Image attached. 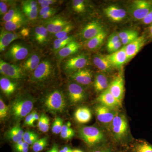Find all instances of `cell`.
I'll use <instances>...</instances> for the list:
<instances>
[{"mask_svg": "<svg viewBox=\"0 0 152 152\" xmlns=\"http://www.w3.org/2000/svg\"><path fill=\"white\" fill-rule=\"evenodd\" d=\"M23 16L18 9H11L3 16V20L5 22L10 21L18 17Z\"/></svg>", "mask_w": 152, "mask_h": 152, "instance_id": "e575fe53", "label": "cell"}, {"mask_svg": "<svg viewBox=\"0 0 152 152\" xmlns=\"http://www.w3.org/2000/svg\"><path fill=\"white\" fill-rule=\"evenodd\" d=\"M80 137L89 147L96 146L104 141V133L93 126H84L79 130Z\"/></svg>", "mask_w": 152, "mask_h": 152, "instance_id": "7a4b0ae2", "label": "cell"}, {"mask_svg": "<svg viewBox=\"0 0 152 152\" xmlns=\"http://www.w3.org/2000/svg\"><path fill=\"white\" fill-rule=\"evenodd\" d=\"M108 89L121 103L124 94V82L123 76L119 75L110 84Z\"/></svg>", "mask_w": 152, "mask_h": 152, "instance_id": "30bf717a", "label": "cell"}, {"mask_svg": "<svg viewBox=\"0 0 152 152\" xmlns=\"http://www.w3.org/2000/svg\"><path fill=\"white\" fill-rule=\"evenodd\" d=\"M143 23L145 25L152 24V10L150 11L147 16L142 20Z\"/></svg>", "mask_w": 152, "mask_h": 152, "instance_id": "816d5d0a", "label": "cell"}, {"mask_svg": "<svg viewBox=\"0 0 152 152\" xmlns=\"http://www.w3.org/2000/svg\"><path fill=\"white\" fill-rule=\"evenodd\" d=\"M34 111L30 113L26 117L24 125L25 126H34L35 120L34 118Z\"/></svg>", "mask_w": 152, "mask_h": 152, "instance_id": "7dc6e473", "label": "cell"}, {"mask_svg": "<svg viewBox=\"0 0 152 152\" xmlns=\"http://www.w3.org/2000/svg\"><path fill=\"white\" fill-rule=\"evenodd\" d=\"M134 152H152V145L143 141L136 144L133 148Z\"/></svg>", "mask_w": 152, "mask_h": 152, "instance_id": "836d02e7", "label": "cell"}, {"mask_svg": "<svg viewBox=\"0 0 152 152\" xmlns=\"http://www.w3.org/2000/svg\"><path fill=\"white\" fill-rule=\"evenodd\" d=\"M52 72L51 63L48 61H42L33 72L31 80L32 81L36 83L43 82L48 78Z\"/></svg>", "mask_w": 152, "mask_h": 152, "instance_id": "ba28073f", "label": "cell"}, {"mask_svg": "<svg viewBox=\"0 0 152 152\" xmlns=\"http://www.w3.org/2000/svg\"><path fill=\"white\" fill-rule=\"evenodd\" d=\"M92 113L88 108L83 107L76 110L75 113L77 121L81 124H86L90 121L92 118Z\"/></svg>", "mask_w": 152, "mask_h": 152, "instance_id": "7402d4cb", "label": "cell"}, {"mask_svg": "<svg viewBox=\"0 0 152 152\" xmlns=\"http://www.w3.org/2000/svg\"><path fill=\"white\" fill-rule=\"evenodd\" d=\"M145 39L142 36L139 37L132 42L124 46L128 60L132 58L139 53L145 45Z\"/></svg>", "mask_w": 152, "mask_h": 152, "instance_id": "2e32d148", "label": "cell"}, {"mask_svg": "<svg viewBox=\"0 0 152 152\" xmlns=\"http://www.w3.org/2000/svg\"><path fill=\"white\" fill-rule=\"evenodd\" d=\"M8 107L6 104L1 98L0 99V118L3 120L7 117L8 113Z\"/></svg>", "mask_w": 152, "mask_h": 152, "instance_id": "7bdbcfd3", "label": "cell"}, {"mask_svg": "<svg viewBox=\"0 0 152 152\" xmlns=\"http://www.w3.org/2000/svg\"><path fill=\"white\" fill-rule=\"evenodd\" d=\"M8 7L7 4L4 2H0V14L1 15H5L8 12Z\"/></svg>", "mask_w": 152, "mask_h": 152, "instance_id": "f5cc1de1", "label": "cell"}, {"mask_svg": "<svg viewBox=\"0 0 152 152\" xmlns=\"http://www.w3.org/2000/svg\"><path fill=\"white\" fill-rule=\"evenodd\" d=\"M120 41H121V39H120L119 37L118 34H116V33L113 34L110 36L108 40L107 43V50L110 48L113 45L119 42Z\"/></svg>", "mask_w": 152, "mask_h": 152, "instance_id": "f6af8a7d", "label": "cell"}, {"mask_svg": "<svg viewBox=\"0 0 152 152\" xmlns=\"http://www.w3.org/2000/svg\"><path fill=\"white\" fill-rule=\"evenodd\" d=\"M105 57L111 64L113 67L117 68L121 67L129 60L125 50V47H123L118 51L112 53Z\"/></svg>", "mask_w": 152, "mask_h": 152, "instance_id": "4fadbf2b", "label": "cell"}, {"mask_svg": "<svg viewBox=\"0 0 152 152\" xmlns=\"http://www.w3.org/2000/svg\"><path fill=\"white\" fill-rule=\"evenodd\" d=\"M1 90L7 96H9L15 92L17 89V84L10 79L1 77L0 79Z\"/></svg>", "mask_w": 152, "mask_h": 152, "instance_id": "cb8c5ba5", "label": "cell"}, {"mask_svg": "<svg viewBox=\"0 0 152 152\" xmlns=\"http://www.w3.org/2000/svg\"><path fill=\"white\" fill-rule=\"evenodd\" d=\"M48 138L44 137L39 139L32 145V149L34 152H40L47 146L48 145Z\"/></svg>", "mask_w": 152, "mask_h": 152, "instance_id": "d590c367", "label": "cell"}, {"mask_svg": "<svg viewBox=\"0 0 152 152\" xmlns=\"http://www.w3.org/2000/svg\"><path fill=\"white\" fill-rule=\"evenodd\" d=\"M122 43L121 41H120L119 42L113 45L110 48L108 49V50L110 53H113L116 52L120 50L122 45Z\"/></svg>", "mask_w": 152, "mask_h": 152, "instance_id": "f907efd6", "label": "cell"}, {"mask_svg": "<svg viewBox=\"0 0 152 152\" xmlns=\"http://www.w3.org/2000/svg\"><path fill=\"white\" fill-rule=\"evenodd\" d=\"M73 150H72L69 147L65 146L60 151V152H73Z\"/></svg>", "mask_w": 152, "mask_h": 152, "instance_id": "91938a15", "label": "cell"}, {"mask_svg": "<svg viewBox=\"0 0 152 152\" xmlns=\"http://www.w3.org/2000/svg\"><path fill=\"white\" fill-rule=\"evenodd\" d=\"M71 77L79 84L87 86L92 81V74L89 70L87 69H83L77 71Z\"/></svg>", "mask_w": 152, "mask_h": 152, "instance_id": "d6986e66", "label": "cell"}, {"mask_svg": "<svg viewBox=\"0 0 152 152\" xmlns=\"http://www.w3.org/2000/svg\"><path fill=\"white\" fill-rule=\"evenodd\" d=\"M29 53L28 49L22 44H13L6 53V57L14 61L24 59Z\"/></svg>", "mask_w": 152, "mask_h": 152, "instance_id": "9c48e42d", "label": "cell"}, {"mask_svg": "<svg viewBox=\"0 0 152 152\" xmlns=\"http://www.w3.org/2000/svg\"><path fill=\"white\" fill-rule=\"evenodd\" d=\"M63 120L60 117H57L55 119L52 126V132L55 134H60L63 126Z\"/></svg>", "mask_w": 152, "mask_h": 152, "instance_id": "74e56055", "label": "cell"}, {"mask_svg": "<svg viewBox=\"0 0 152 152\" xmlns=\"http://www.w3.org/2000/svg\"><path fill=\"white\" fill-rule=\"evenodd\" d=\"M40 64V58L37 54L30 56L23 65V69L29 72H34Z\"/></svg>", "mask_w": 152, "mask_h": 152, "instance_id": "83f0119b", "label": "cell"}, {"mask_svg": "<svg viewBox=\"0 0 152 152\" xmlns=\"http://www.w3.org/2000/svg\"><path fill=\"white\" fill-rule=\"evenodd\" d=\"M70 122H68L66 124L63 125L61 134V136L65 140H70L75 136V133L72 129L71 128Z\"/></svg>", "mask_w": 152, "mask_h": 152, "instance_id": "4dcf8cb0", "label": "cell"}, {"mask_svg": "<svg viewBox=\"0 0 152 152\" xmlns=\"http://www.w3.org/2000/svg\"><path fill=\"white\" fill-rule=\"evenodd\" d=\"M73 152H83L81 150L79 149H75L73 150Z\"/></svg>", "mask_w": 152, "mask_h": 152, "instance_id": "6125c7cd", "label": "cell"}, {"mask_svg": "<svg viewBox=\"0 0 152 152\" xmlns=\"http://www.w3.org/2000/svg\"><path fill=\"white\" fill-rule=\"evenodd\" d=\"M116 110L110 108L103 105H98L95 109L97 118L100 122L104 124L110 125L113 120L118 113Z\"/></svg>", "mask_w": 152, "mask_h": 152, "instance_id": "52a82bcc", "label": "cell"}, {"mask_svg": "<svg viewBox=\"0 0 152 152\" xmlns=\"http://www.w3.org/2000/svg\"><path fill=\"white\" fill-rule=\"evenodd\" d=\"M24 134V132L20 124H18L7 132L6 134V137L16 143L23 140Z\"/></svg>", "mask_w": 152, "mask_h": 152, "instance_id": "44dd1931", "label": "cell"}, {"mask_svg": "<svg viewBox=\"0 0 152 152\" xmlns=\"http://www.w3.org/2000/svg\"><path fill=\"white\" fill-rule=\"evenodd\" d=\"M139 37L138 33L135 31L130 36L126 38V39L121 40V41L123 45L125 46L130 44L132 42L134 41L136 39H137Z\"/></svg>", "mask_w": 152, "mask_h": 152, "instance_id": "ee69618b", "label": "cell"}, {"mask_svg": "<svg viewBox=\"0 0 152 152\" xmlns=\"http://www.w3.org/2000/svg\"><path fill=\"white\" fill-rule=\"evenodd\" d=\"M28 144L21 140L14 144V148L17 152H28L29 151Z\"/></svg>", "mask_w": 152, "mask_h": 152, "instance_id": "ab89813d", "label": "cell"}, {"mask_svg": "<svg viewBox=\"0 0 152 152\" xmlns=\"http://www.w3.org/2000/svg\"><path fill=\"white\" fill-rule=\"evenodd\" d=\"M34 119L35 120V121H39V119L40 117L39 116V115H38L37 112L34 111Z\"/></svg>", "mask_w": 152, "mask_h": 152, "instance_id": "94428289", "label": "cell"}, {"mask_svg": "<svg viewBox=\"0 0 152 152\" xmlns=\"http://www.w3.org/2000/svg\"><path fill=\"white\" fill-rule=\"evenodd\" d=\"M80 47V45L77 42L73 40L59 51L58 56L61 58H64L74 54L78 51Z\"/></svg>", "mask_w": 152, "mask_h": 152, "instance_id": "d4e9b609", "label": "cell"}, {"mask_svg": "<svg viewBox=\"0 0 152 152\" xmlns=\"http://www.w3.org/2000/svg\"><path fill=\"white\" fill-rule=\"evenodd\" d=\"M88 59L84 55H79L73 57L66 61L64 68L66 70L69 72H77L83 69L87 64Z\"/></svg>", "mask_w": 152, "mask_h": 152, "instance_id": "7c38bea8", "label": "cell"}, {"mask_svg": "<svg viewBox=\"0 0 152 152\" xmlns=\"http://www.w3.org/2000/svg\"><path fill=\"white\" fill-rule=\"evenodd\" d=\"M73 8L78 13H83L86 10L84 1L83 0H74L72 2Z\"/></svg>", "mask_w": 152, "mask_h": 152, "instance_id": "f35d334b", "label": "cell"}, {"mask_svg": "<svg viewBox=\"0 0 152 152\" xmlns=\"http://www.w3.org/2000/svg\"><path fill=\"white\" fill-rule=\"evenodd\" d=\"M152 10V3L144 0H137L131 5L129 12L133 18L142 21Z\"/></svg>", "mask_w": 152, "mask_h": 152, "instance_id": "5b68a950", "label": "cell"}, {"mask_svg": "<svg viewBox=\"0 0 152 152\" xmlns=\"http://www.w3.org/2000/svg\"><path fill=\"white\" fill-rule=\"evenodd\" d=\"M104 30L96 36L94 37L87 41L86 46L90 50H94L98 48L103 42L106 37Z\"/></svg>", "mask_w": 152, "mask_h": 152, "instance_id": "4316f807", "label": "cell"}, {"mask_svg": "<svg viewBox=\"0 0 152 152\" xmlns=\"http://www.w3.org/2000/svg\"><path fill=\"white\" fill-rule=\"evenodd\" d=\"M48 31L43 26H39L35 28L34 37L35 39L39 44H42L46 42Z\"/></svg>", "mask_w": 152, "mask_h": 152, "instance_id": "f546056e", "label": "cell"}, {"mask_svg": "<svg viewBox=\"0 0 152 152\" xmlns=\"http://www.w3.org/2000/svg\"><path fill=\"white\" fill-rule=\"evenodd\" d=\"M53 8H54L51 7H45L42 8L39 12L40 16V17L42 16L45 14L47 13L49 11L51 10H53Z\"/></svg>", "mask_w": 152, "mask_h": 152, "instance_id": "9f6ffc18", "label": "cell"}, {"mask_svg": "<svg viewBox=\"0 0 152 152\" xmlns=\"http://www.w3.org/2000/svg\"><path fill=\"white\" fill-rule=\"evenodd\" d=\"M25 22L24 16L18 17L10 21L5 22L4 27L6 31H12L21 27Z\"/></svg>", "mask_w": 152, "mask_h": 152, "instance_id": "f1b7e54d", "label": "cell"}, {"mask_svg": "<svg viewBox=\"0 0 152 152\" xmlns=\"http://www.w3.org/2000/svg\"><path fill=\"white\" fill-rule=\"evenodd\" d=\"M108 80L104 74H98L95 76L94 87L97 92H102L108 88Z\"/></svg>", "mask_w": 152, "mask_h": 152, "instance_id": "603a6c76", "label": "cell"}, {"mask_svg": "<svg viewBox=\"0 0 152 152\" xmlns=\"http://www.w3.org/2000/svg\"><path fill=\"white\" fill-rule=\"evenodd\" d=\"M47 152H60L58 147L57 144H55L50 149L48 150Z\"/></svg>", "mask_w": 152, "mask_h": 152, "instance_id": "6f0895ef", "label": "cell"}, {"mask_svg": "<svg viewBox=\"0 0 152 152\" xmlns=\"http://www.w3.org/2000/svg\"><path fill=\"white\" fill-rule=\"evenodd\" d=\"M72 25L70 23L68 24L65 27L60 31L59 32L55 34V37L57 38V39H61L67 36L69 33L72 31Z\"/></svg>", "mask_w": 152, "mask_h": 152, "instance_id": "60d3db41", "label": "cell"}, {"mask_svg": "<svg viewBox=\"0 0 152 152\" xmlns=\"http://www.w3.org/2000/svg\"><path fill=\"white\" fill-rule=\"evenodd\" d=\"M39 139L37 134L31 131L25 132L23 137V140L29 145H33Z\"/></svg>", "mask_w": 152, "mask_h": 152, "instance_id": "8d00e7d4", "label": "cell"}, {"mask_svg": "<svg viewBox=\"0 0 152 152\" xmlns=\"http://www.w3.org/2000/svg\"><path fill=\"white\" fill-rule=\"evenodd\" d=\"M57 11L58 10H57L56 9L53 8L51 10L49 11L47 13L45 14L42 16L41 17V18L42 19H44L49 18L52 17V16L54 15L57 12Z\"/></svg>", "mask_w": 152, "mask_h": 152, "instance_id": "db71d44e", "label": "cell"}, {"mask_svg": "<svg viewBox=\"0 0 152 152\" xmlns=\"http://www.w3.org/2000/svg\"><path fill=\"white\" fill-rule=\"evenodd\" d=\"M73 40L72 37L69 36L61 39H56L54 42L53 48L55 50L59 51Z\"/></svg>", "mask_w": 152, "mask_h": 152, "instance_id": "d6a6232c", "label": "cell"}, {"mask_svg": "<svg viewBox=\"0 0 152 152\" xmlns=\"http://www.w3.org/2000/svg\"><path fill=\"white\" fill-rule=\"evenodd\" d=\"M149 30L150 34H151V35L152 37V24L151 25V26L150 27Z\"/></svg>", "mask_w": 152, "mask_h": 152, "instance_id": "be15d7a7", "label": "cell"}, {"mask_svg": "<svg viewBox=\"0 0 152 152\" xmlns=\"http://www.w3.org/2000/svg\"><path fill=\"white\" fill-rule=\"evenodd\" d=\"M66 101L64 94L59 90H55L49 94L44 100L46 110L53 114L62 113L66 107Z\"/></svg>", "mask_w": 152, "mask_h": 152, "instance_id": "3957f363", "label": "cell"}, {"mask_svg": "<svg viewBox=\"0 0 152 152\" xmlns=\"http://www.w3.org/2000/svg\"><path fill=\"white\" fill-rule=\"evenodd\" d=\"M104 12L107 17L113 22L121 21L126 15V12L124 9L114 5L106 8Z\"/></svg>", "mask_w": 152, "mask_h": 152, "instance_id": "e0dca14e", "label": "cell"}, {"mask_svg": "<svg viewBox=\"0 0 152 152\" xmlns=\"http://www.w3.org/2000/svg\"><path fill=\"white\" fill-rule=\"evenodd\" d=\"M37 2L36 1L28 0L23 2L22 6L25 7L29 8L34 10H38Z\"/></svg>", "mask_w": 152, "mask_h": 152, "instance_id": "bcb514c9", "label": "cell"}, {"mask_svg": "<svg viewBox=\"0 0 152 152\" xmlns=\"http://www.w3.org/2000/svg\"><path fill=\"white\" fill-rule=\"evenodd\" d=\"M69 99L72 104H76L83 102L86 98L85 90L81 86L76 83H72L68 87Z\"/></svg>", "mask_w": 152, "mask_h": 152, "instance_id": "8fae6325", "label": "cell"}, {"mask_svg": "<svg viewBox=\"0 0 152 152\" xmlns=\"http://www.w3.org/2000/svg\"><path fill=\"white\" fill-rule=\"evenodd\" d=\"M110 125L112 134L117 141H122L127 136L129 125L126 118L124 114L118 113Z\"/></svg>", "mask_w": 152, "mask_h": 152, "instance_id": "277c9868", "label": "cell"}, {"mask_svg": "<svg viewBox=\"0 0 152 152\" xmlns=\"http://www.w3.org/2000/svg\"><path fill=\"white\" fill-rule=\"evenodd\" d=\"M50 119L45 114H42L38 121V127L41 132L46 133L48 131L50 127Z\"/></svg>", "mask_w": 152, "mask_h": 152, "instance_id": "1f68e13d", "label": "cell"}, {"mask_svg": "<svg viewBox=\"0 0 152 152\" xmlns=\"http://www.w3.org/2000/svg\"><path fill=\"white\" fill-rule=\"evenodd\" d=\"M0 72L6 77L13 80H22L25 77L23 70L21 68L8 64L1 59L0 61Z\"/></svg>", "mask_w": 152, "mask_h": 152, "instance_id": "8992f818", "label": "cell"}, {"mask_svg": "<svg viewBox=\"0 0 152 152\" xmlns=\"http://www.w3.org/2000/svg\"><path fill=\"white\" fill-rule=\"evenodd\" d=\"M69 23V22L64 19L56 17L48 20L45 26L49 32L55 34L59 32Z\"/></svg>", "mask_w": 152, "mask_h": 152, "instance_id": "ac0fdd59", "label": "cell"}, {"mask_svg": "<svg viewBox=\"0 0 152 152\" xmlns=\"http://www.w3.org/2000/svg\"><path fill=\"white\" fill-rule=\"evenodd\" d=\"M102 26L99 22L93 21L89 23L82 32V37L87 41L94 37L104 31Z\"/></svg>", "mask_w": 152, "mask_h": 152, "instance_id": "9a60e30c", "label": "cell"}, {"mask_svg": "<svg viewBox=\"0 0 152 152\" xmlns=\"http://www.w3.org/2000/svg\"><path fill=\"white\" fill-rule=\"evenodd\" d=\"M134 31L132 30H124L120 32L118 34L119 37L121 40L126 39V38L130 36L134 32Z\"/></svg>", "mask_w": 152, "mask_h": 152, "instance_id": "c3c4849f", "label": "cell"}, {"mask_svg": "<svg viewBox=\"0 0 152 152\" xmlns=\"http://www.w3.org/2000/svg\"><path fill=\"white\" fill-rule=\"evenodd\" d=\"M97 101L101 104L115 110H117L121 105L108 89L101 93L98 97Z\"/></svg>", "mask_w": 152, "mask_h": 152, "instance_id": "5bb4252c", "label": "cell"}, {"mask_svg": "<svg viewBox=\"0 0 152 152\" xmlns=\"http://www.w3.org/2000/svg\"><path fill=\"white\" fill-rule=\"evenodd\" d=\"M95 66L100 70L104 72H109L111 70L113 66L107 59L106 57L96 55L93 60Z\"/></svg>", "mask_w": 152, "mask_h": 152, "instance_id": "484cf974", "label": "cell"}, {"mask_svg": "<svg viewBox=\"0 0 152 152\" xmlns=\"http://www.w3.org/2000/svg\"><path fill=\"white\" fill-rule=\"evenodd\" d=\"M21 36H22L20 34L12 33L3 30L0 35V51L1 52L4 50L12 42L20 38Z\"/></svg>", "mask_w": 152, "mask_h": 152, "instance_id": "ffe728a7", "label": "cell"}, {"mask_svg": "<svg viewBox=\"0 0 152 152\" xmlns=\"http://www.w3.org/2000/svg\"><path fill=\"white\" fill-rule=\"evenodd\" d=\"M32 98L21 96L14 100L11 104L10 114L15 121L19 122L30 113L34 107Z\"/></svg>", "mask_w": 152, "mask_h": 152, "instance_id": "6da1fadb", "label": "cell"}, {"mask_svg": "<svg viewBox=\"0 0 152 152\" xmlns=\"http://www.w3.org/2000/svg\"><path fill=\"white\" fill-rule=\"evenodd\" d=\"M23 10L26 15L30 20H34L38 16V10L23 7Z\"/></svg>", "mask_w": 152, "mask_h": 152, "instance_id": "b9f144b4", "label": "cell"}, {"mask_svg": "<svg viewBox=\"0 0 152 152\" xmlns=\"http://www.w3.org/2000/svg\"><path fill=\"white\" fill-rule=\"evenodd\" d=\"M21 35L23 36V37H26L28 36L29 34V30L28 28H24L21 31L20 33Z\"/></svg>", "mask_w": 152, "mask_h": 152, "instance_id": "680465c9", "label": "cell"}, {"mask_svg": "<svg viewBox=\"0 0 152 152\" xmlns=\"http://www.w3.org/2000/svg\"><path fill=\"white\" fill-rule=\"evenodd\" d=\"M91 152H114L110 148L108 147H101L93 150Z\"/></svg>", "mask_w": 152, "mask_h": 152, "instance_id": "11a10c76", "label": "cell"}, {"mask_svg": "<svg viewBox=\"0 0 152 152\" xmlns=\"http://www.w3.org/2000/svg\"><path fill=\"white\" fill-rule=\"evenodd\" d=\"M56 2V1H54V0H39V1H38V3L40 4L42 8L50 7V5L53 4Z\"/></svg>", "mask_w": 152, "mask_h": 152, "instance_id": "681fc988", "label": "cell"}]
</instances>
